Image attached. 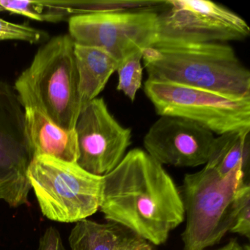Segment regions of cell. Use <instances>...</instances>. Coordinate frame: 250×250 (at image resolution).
Wrapping results in <instances>:
<instances>
[{
  "label": "cell",
  "mask_w": 250,
  "mask_h": 250,
  "mask_svg": "<svg viewBox=\"0 0 250 250\" xmlns=\"http://www.w3.org/2000/svg\"><path fill=\"white\" fill-rule=\"evenodd\" d=\"M99 209L106 220L157 246L185 219L181 191L172 177L140 148L128 151L103 176Z\"/></svg>",
  "instance_id": "6da1fadb"
},
{
  "label": "cell",
  "mask_w": 250,
  "mask_h": 250,
  "mask_svg": "<svg viewBox=\"0 0 250 250\" xmlns=\"http://www.w3.org/2000/svg\"><path fill=\"white\" fill-rule=\"evenodd\" d=\"M149 81L174 83L232 99H250V72L229 45H154L143 51Z\"/></svg>",
  "instance_id": "7a4b0ae2"
},
{
  "label": "cell",
  "mask_w": 250,
  "mask_h": 250,
  "mask_svg": "<svg viewBox=\"0 0 250 250\" xmlns=\"http://www.w3.org/2000/svg\"><path fill=\"white\" fill-rule=\"evenodd\" d=\"M74 45L68 34L48 41L14 87L23 108L41 109L66 130L75 129L82 110Z\"/></svg>",
  "instance_id": "3957f363"
},
{
  "label": "cell",
  "mask_w": 250,
  "mask_h": 250,
  "mask_svg": "<svg viewBox=\"0 0 250 250\" xmlns=\"http://www.w3.org/2000/svg\"><path fill=\"white\" fill-rule=\"evenodd\" d=\"M244 182L241 169L222 176L205 166L184 176L181 192L187 221L181 235L184 250H205L230 232L234 197Z\"/></svg>",
  "instance_id": "277c9868"
},
{
  "label": "cell",
  "mask_w": 250,
  "mask_h": 250,
  "mask_svg": "<svg viewBox=\"0 0 250 250\" xmlns=\"http://www.w3.org/2000/svg\"><path fill=\"white\" fill-rule=\"evenodd\" d=\"M27 178L42 213L50 220L77 223L99 209L103 177L84 170L77 162L36 156Z\"/></svg>",
  "instance_id": "5b68a950"
},
{
  "label": "cell",
  "mask_w": 250,
  "mask_h": 250,
  "mask_svg": "<svg viewBox=\"0 0 250 250\" xmlns=\"http://www.w3.org/2000/svg\"><path fill=\"white\" fill-rule=\"evenodd\" d=\"M144 92L157 115L193 121L217 135L250 128V99H232L208 90L146 80Z\"/></svg>",
  "instance_id": "8992f818"
},
{
  "label": "cell",
  "mask_w": 250,
  "mask_h": 250,
  "mask_svg": "<svg viewBox=\"0 0 250 250\" xmlns=\"http://www.w3.org/2000/svg\"><path fill=\"white\" fill-rule=\"evenodd\" d=\"M158 14L155 45L225 43L249 37L247 21L223 5L206 0H168Z\"/></svg>",
  "instance_id": "52a82bcc"
},
{
  "label": "cell",
  "mask_w": 250,
  "mask_h": 250,
  "mask_svg": "<svg viewBox=\"0 0 250 250\" xmlns=\"http://www.w3.org/2000/svg\"><path fill=\"white\" fill-rule=\"evenodd\" d=\"M158 13L128 10L74 16L68 20L74 43L104 49L118 62L154 46Z\"/></svg>",
  "instance_id": "ba28073f"
},
{
  "label": "cell",
  "mask_w": 250,
  "mask_h": 250,
  "mask_svg": "<svg viewBox=\"0 0 250 250\" xmlns=\"http://www.w3.org/2000/svg\"><path fill=\"white\" fill-rule=\"evenodd\" d=\"M32 159L24 108L14 87L0 80V200L11 207L30 204Z\"/></svg>",
  "instance_id": "9c48e42d"
},
{
  "label": "cell",
  "mask_w": 250,
  "mask_h": 250,
  "mask_svg": "<svg viewBox=\"0 0 250 250\" xmlns=\"http://www.w3.org/2000/svg\"><path fill=\"white\" fill-rule=\"evenodd\" d=\"M74 130L79 150L77 163L98 176L113 170L131 144V130L115 119L102 98L83 108Z\"/></svg>",
  "instance_id": "30bf717a"
},
{
  "label": "cell",
  "mask_w": 250,
  "mask_h": 250,
  "mask_svg": "<svg viewBox=\"0 0 250 250\" xmlns=\"http://www.w3.org/2000/svg\"><path fill=\"white\" fill-rule=\"evenodd\" d=\"M214 134L185 118L161 116L143 138L145 151L162 165L195 167L207 163Z\"/></svg>",
  "instance_id": "8fae6325"
},
{
  "label": "cell",
  "mask_w": 250,
  "mask_h": 250,
  "mask_svg": "<svg viewBox=\"0 0 250 250\" xmlns=\"http://www.w3.org/2000/svg\"><path fill=\"white\" fill-rule=\"evenodd\" d=\"M24 109L32 158L49 156L65 162H77L79 150L75 130L61 128L38 108Z\"/></svg>",
  "instance_id": "7c38bea8"
},
{
  "label": "cell",
  "mask_w": 250,
  "mask_h": 250,
  "mask_svg": "<svg viewBox=\"0 0 250 250\" xmlns=\"http://www.w3.org/2000/svg\"><path fill=\"white\" fill-rule=\"evenodd\" d=\"M82 109L103 91L119 62L104 49L74 45Z\"/></svg>",
  "instance_id": "4fadbf2b"
},
{
  "label": "cell",
  "mask_w": 250,
  "mask_h": 250,
  "mask_svg": "<svg viewBox=\"0 0 250 250\" xmlns=\"http://www.w3.org/2000/svg\"><path fill=\"white\" fill-rule=\"evenodd\" d=\"M250 162V128L230 131L215 137L205 166L222 176L241 169L244 181H249Z\"/></svg>",
  "instance_id": "5bb4252c"
},
{
  "label": "cell",
  "mask_w": 250,
  "mask_h": 250,
  "mask_svg": "<svg viewBox=\"0 0 250 250\" xmlns=\"http://www.w3.org/2000/svg\"><path fill=\"white\" fill-rule=\"evenodd\" d=\"M121 237L112 225L83 219L71 229L68 241L72 250H115Z\"/></svg>",
  "instance_id": "9a60e30c"
},
{
  "label": "cell",
  "mask_w": 250,
  "mask_h": 250,
  "mask_svg": "<svg viewBox=\"0 0 250 250\" xmlns=\"http://www.w3.org/2000/svg\"><path fill=\"white\" fill-rule=\"evenodd\" d=\"M143 53L137 52L128 57L120 62L116 71L118 75L117 90L122 92L132 102L135 100L137 91L143 83Z\"/></svg>",
  "instance_id": "2e32d148"
},
{
  "label": "cell",
  "mask_w": 250,
  "mask_h": 250,
  "mask_svg": "<svg viewBox=\"0 0 250 250\" xmlns=\"http://www.w3.org/2000/svg\"><path fill=\"white\" fill-rule=\"evenodd\" d=\"M233 225L230 232L250 238V184L242 183L237 189L232 207Z\"/></svg>",
  "instance_id": "e0dca14e"
},
{
  "label": "cell",
  "mask_w": 250,
  "mask_h": 250,
  "mask_svg": "<svg viewBox=\"0 0 250 250\" xmlns=\"http://www.w3.org/2000/svg\"><path fill=\"white\" fill-rule=\"evenodd\" d=\"M49 34L43 30L24 24H16L0 18V42L17 41L36 44L47 41Z\"/></svg>",
  "instance_id": "ac0fdd59"
},
{
  "label": "cell",
  "mask_w": 250,
  "mask_h": 250,
  "mask_svg": "<svg viewBox=\"0 0 250 250\" xmlns=\"http://www.w3.org/2000/svg\"><path fill=\"white\" fill-rule=\"evenodd\" d=\"M37 250H65L59 231L52 227L46 229L40 238Z\"/></svg>",
  "instance_id": "d6986e66"
},
{
  "label": "cell",
  "mask_w": 250,
  "mask_h": 250,
  "mask_svg": "<svg viewBox=\"0 0 250 250\" xmlns=\"http://www.w3.org/2000/svg\"><path fill=\"white\" fill-rule=\"evenodd\" d=\"M115 250H154V249L147 241L132 234L121 235Z\"/></svg>",
  "instance_id": "ffe728a7"
},
{
  "label": "cell",
  "mask_w": 250,
  "mask_h": 250,
  "mask_svg": "<svg viewBox=\"0 0 250 250\" xmlns=\"http://www.w3.org/2000/svg\"><path fill=\"white\" fill-rule=\"evenodd\" d=\"M0 11H2V8H0Z\"/></svg>",
  "instance_id": "44dd1931"
}]
</instances>
